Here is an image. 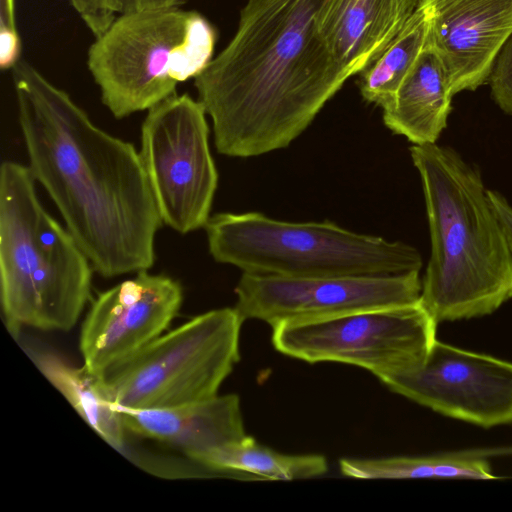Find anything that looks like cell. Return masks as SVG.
<instances>
[{
    "instance_id": "19",
    "label": "cell",
    "mask_w": 512,
    "mask_h": 512,
    "mask_svg": "<svg viewBox=\"0 0 512 512\" xmlns=\"http://www.w3.org/2000/svg\"><path fill=\"white\" fill-rule=\"evenodd\" d=\"M339 467L343 475L357 479L498 478L486 459L461 456L455 451L431 456L343 458Z\"/></svg>"
},
{
    "instance_id": "7",
    "label": "cell",
    "mask_w": 512,
    "mask_h": 512,
    "mask_svg": "<svg viewBox=\"0 0 512 512\" xmlns=\"http://www.w3.org/2000/svg\"><path fill=\"white\" fill-rule=\"evenodd\" d=\"M243 319L233 307L195 316L100 374L117 406L159 409L218 395L240 360Z\"/></svg>"
},
{
    "instance_id": "27",
    "label": "cell",
    "mask_w": 512,
    "mask_h": 512,
    "mask_svg": "<svg viewBox=\"0 0 512 512\" xmlns=\"http://www.w3.org/2000/svg\"><path fill=\"white\" fill-rule=\"evenodd\" d=\"M109 4L116 14H124L137 9V0H109Z\"/></svg>"
},
{
    "instance_id": "2",
    "label": "cell",
    "mask_w": 512,
    "mask_h": 512,
    "mask_svg": "<svg viewBox=\"0 0 512 512\" xmlns=\"http://www.w3.org/2000/svg\"><path fill=\"white\" fill-rule=\"evenodd\" d=\"M322 0H248L228 45L194 78L219 153L288 147L349 75L317 26Z\"/></svg>"
},
{
    "instance_id": "9",
    "label": "cell",
    "mask_w": 512,
    "mask_h": 512,
    "mask_svg": "<svg viewBox=\"0 0 512 512\" xmlns=\"http://www.w3.org/2000/svg\"><path fill=\"white\" fill-rule=\"evenodd\" d=\"M206 114L199 100L174 94L141 126L139 153L161 220L182 234L205 227L218 184Z\"/></svg>"
},
{
    "instance_id": "3",
    "label": "cell",
    "mask_w": 512,
    "mask_h": 512,
    "mask_svg": "<svg viewBox=\"0 0 512 512\" xmlns=\"http://www.w3.org/2000/svg\"><path fill=\"white\" fill-rule=\"evenodd\" d=\"M409 151L431 240L419 303L437 325L493 313L512 298V256L479 169L448 146Z\"/></svg>"
},
{
    "instance_id": "11",
    "label": "cell",
    "mask_w": 512,
    "mask_h": 512,
    "mask_svg": "<svg viewBox=\"0 0 512 512\" xmlns=\"http://www.w3.org/2000/svg\"><path fill=\"white\" fill-rule=\"evenodd\" d=\"M420 271L390 275L282 277L243 272L234 308L272 328L419 301Z\"/></svg>"
},
{
    "instance_id": "26",
    "label": "cell",
    "mask_w": 512,
    "mask_h": 512,
    "mask_svg": "<svg viewBox=\"0 0 512 512\" xmlns=\"http://www.w3.org/2000/svg\"><path fill=\"white\" fill-rule=\"evenodd\" d=\"M188 0H137L136 10H165L180 8Z\"/></svg>"
},
{
    "instance_id": "20",
    "label": "cell",
    "mask_w": 512,
    "mask_h": 512,
    "mask_svg": "<svg viewBox=\"0 0 512 512\" xmlns=\"http://www.w3.org/2000/svg\"><path fill=\"white\" fill-rule=\"evenodd\" d=\"M430 19L418 5L390 46L362 73L359 83L362 97L382 109L394 99L403 80L427 46Z\"/></svg>"
},
{
    "instance_id": "14",
    "label": "cell",
    "mask_w": 512,
    "mask_h": 512,
    "mask_svg": "<svg viewBox=\"0 0 512 512\" xmlns=\"http://www.w3.org/2000/svg\"><path fill=\"white\" fill-rule=\"evenodd\" d=\"M429 14L427 46L439 57L452 95L487 84L512 34V0H420Z\"/></svg>"
},
{
    "instance_id": "1",
    "label": "cell",
    "mask_w": 512,
    "mask_h": 512,
    "mask_svg": "<svg viewBox=\"0 0 512 512\" xmlns=\"http://www.w3.org/2000/svg\"><path fill=\"white\" fill-rule=\"evenodd\" d=\"M29 169L104 277L148 270L162 220L140 153L28 61L11 69Z\"/></svg>"
},
{
    "instance_id": "24",
    "label": "cell",
    "mask_w": 512,
    "mask_h": 512,
    "mask_svg": "<svg viewBox=\"0 0 512 512\" xmlns=\"http://www.w3.org/2000/svg\"><path fill=\"white\" fill-rule=\"evenodd\" d=\"M487 196L501 223L512 256V205L496 190L487 189Z\"/></svg>"
},
{
    "instance_id": "21",
    "label": "cell",
    "mask_w": 512,
    "mask_h": 512,
    "mask_svg": "<svg viewBox=\"0 0 512 512\" xmlns=\"http://www.w3.org/2000/svg\"><path fill=\"white\" fill-rule=\"evenodd\" d=\"M487 84L494 102L512 116V34L498 52Z\"/></svg>"
},
{
    "instance_id": "25",
    "label": "cell",
    "mask_w": 512,
    "mask_h": 512,
    "mask_svg": "<svg viewBox=\"0 0 512 512\" xmlns=\"http://www.w3.org/2000/svg\"><path fill=\"white\" fill-rule=\"evenodd\" d=\"M459 453L463 456L483 459H487L489 457L510 456L512 455V445L460 450Z\"/></svg>"
},
{
    "instance_id": "15",
    "label": "cell",
    "mask_w": 512,
    "mask_h": 512,
    "mask_svg": "<svg viewBox=\"0 0 512 512\" xmlns=\"http://www.w3.org/2000/svg\"><path fill=\"white\" fill-rule=\"evenodd\" d=\"M420 0H322L317 26L350 76L363 73L395 40Z\"/></svg>"
},
{
    "instance_id": "10",
    "label": "cell",
    "mask_w": 512,
    "mask_h": 512,
    "mask_svg": "<svg viewBox=\"0 0 512 512\" xmlns=\"http://www.w3.org/2000/svg\"><path fill=\"white\" fill-rule=\"evenodd\" d=\"M115 406L125 432L120 453L161 478L213 477L202 464L204 457L246 436L236 394L159 409Z\"/></svg>"
},
{
    "instance_id": "18",
    "label": "cell",
    "mask_w": 512,
    "mask_h": 512,
    "mask_svg": "<svg viewBox=\"0 0 512 512\" xmlns=\"http://www.w3.org/2000/svg\"><path fill=\"white\" fill-rule=\"evenodd\" d=\"M31 358L84 421L106 443L121 452L125 432L120 412L105 394L99 377L84 366L73 367L52 353H33Z\"/></svg>"
},
{
    "instance_id": "23",
    "label": "cell",
    "mask_w": 512,
    "mask_h": 512,
    "mask_svg": "<svg viewBox=\"0 0 512 512\" xmlns=\"http://www.w3.org/2000/svg\"><path fill=\"white\" fill-rule=\"evenodd\" d=\"M70 3L95 38L116 18L109 0H70Z\"/></svg>"
},
{
    "instance_id": "13",
    "label": "cell",
    "mask_w": 512,
    "mask_h": 512,
    "mask_svg": "<svg viewBox=\"0 0 512 512\" xmlns=\"http://www.w3.org/2000/svg\"><path fill=\"white\" fill-rule=\"evenodd\" d=\"M182 287L143 270L100 293L81 325L83 366L99 376L159 337L177 315Z\"/></svg>"
},
{
    "instance_id": "6",
    "label": "cell",
    "mask_w": 512,
    "mask_h": 512,
    "mask_svg": "<svg viewBox=\"0 0 512 512\" xmlns=\"http://www.w3.org/2000/svg\"><path fill=\"white\" fill-rule=\"evenodd\" d=\"M216 41V29L197 11L134 10L95 38L87 66L102 103L121 119L176 94L213 59Z\"/></svg>"
},
{
    "instance_id": "8",
    "label": "cell",
    "mask_w": 512,
    "mask_h": 512,
    "mask_svg": "<svg viewBox=\"0 0 512 512\" xmlns=\"http://www.w3.org/2000/svg\"><path fill=\"white\" fill-rule=\"evenodd\" d=\"M437 324L418 302L272 328L274 348L308 363L337 362L371 372L381 382L425 360Z\"/></svg>"
},
{
    "instance_id": "17",
    "label": "cell",
    "mask_w": 512,
    "mask_h": 512,
    "mask_svg": "<svg viewBox=\"0 0 512 512\" xmlns=\"http://www.w3.org/2000/svg\"><path fill=\"white\" fill-rule=\"evenodd\" d=\"M203 466L213 477L229 476L260 480H304L325 474L328 463L318 454L290 455L277 452L246 435L204 457Z\"/></svg>"
},
{
    "instance_id": "22",
    "label": "cell",
    "mask_w": 512,
    "mask_h": 512,
    "mask_svg": "<svg viewBox=\"0 0 512 512\" xmlns=\"http://www.w3.org/2000/svg\"><path fill=\"white\" fill-rule=\"evenodd\" d=\"M21 39L17 30L15 0H0V67L12 69L21 59Z\"/></svg>"
},
{
    "instance_id": "4",
    "label": "cell",
    "mask_w": 512,
    "mask_h": 512,
    "mask_svg": "<svg viewBox=\"0 0 512 512\" xmlns=\"http://www.w3.org/2000/svg\"><path fill=\"white\" fill-rule=\"evenodd\" d=\"M28 166L0 169V298L10 331H68L91 292L92 265L42 206Z\"/></svg>"
},
{
    "instance_id": "12",
    "label": "cell",
    "mask_w": 512,
    "mask_h": 512,
    "mask_svg": "<svg viewBox=\"0 0 512 512\" xmlns=\"http://www.w3.org/2000/svg\"><path fill=\"white\" fill-rule=\"evenodd\" d=\"M437 413L483 428L512 424V362L438 341L416 369L382 382Z\"/></svg>"
},
{
    "instance_id": "5",
    "label": "cell",
    "mask_w": 512,
    "mask_h": 512,
    "mask_svg": "<svg viewBox=\"0 0 512 512\" xmlns=\"http://www.w3.org/2000/svg\"><path fill=\"white\" fill-rule=\"evenodd\" d=\"M215 261L282 277L390 275L420 271L422 257L401 241L333 222H286L257 212L218 213L205 225Z\"/></svg>"
},
{
    "instance_id": "16",
    "label": "cell",
    "mask_w": 512,
    "mask_h": 512,
    "mask_svg": "<svg viewBox=\"0 0 512 512\" xmlns=\"http://www.w3.org/2000/svg\"><path fill=\"white\" fill-rule=\"evenodd\" d=\"M452 97L439 57L426 46L383 108L384 124L413 145L434 144L447 126Z\"/></svg>"
}]
</instances>
